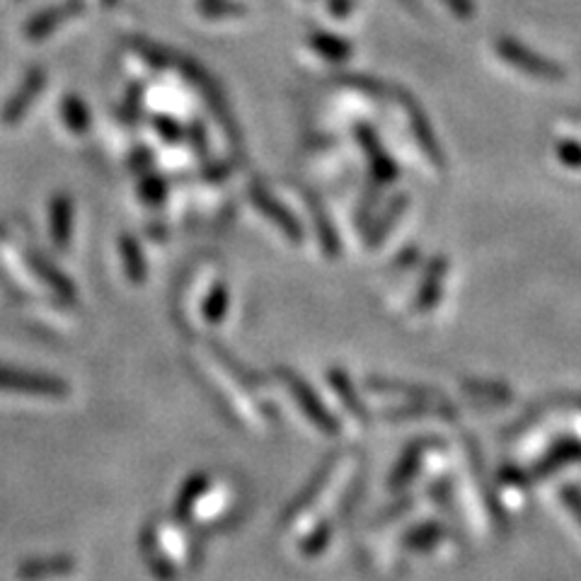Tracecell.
<instances>
[{
    "label": "cell",
    "instance_id": "20",
    "mask_svg": "<svg viewBox=\"0 0 581 581\" xmlns=\"http://www.w3.org/2000/svg\"><path fill=\"white\" fill-rule=\"evenodd\" d=\"M155 127H158V131L163 133V139L172 143V141H182L184 137V131L180 124H175L172 119H155Z\"/></svg>",
    "mask_w": 581,
    "mask_h": 581
},
{
    "label": "cell",
    "instance_id": "10",
    "mask_svg": "<svg viewBox=\"0 0 581 581\" xmlns=\"http://www.w3.org/2000/svg\"><path fill=\"white\" fill-rule=\"evenodd\" d=\"M500 49H502V54L508 56L512 64L526 68L528 73H543V76H547V73H557L553 66L543 64V61H533L535 56L528 54V51H521L516 44H512V41H502Z\"/></svg>",
    "mask_w": 581,
    "mask_h": 581
},
{
    "label": "cell",
    "instance_id": "18",
    "mask_svg": "<svg viewBox=\"0 0 581 581\" xmlns=\"http://www.w3.org/2000/svg\"><path fill=\"white\" fill-rule=\"evenodd\" d=\"M165 192H168V186H165V182L158 178V175H149V178H143L141 194L149 204H160L165 199Z\"/></svg>",
    "mask_w": 581,
    "mask_h": 581
},
{
    "label": "cell",
    "instance_id": "13",
    "mask_svg": "<svg viewBox=\"0 0 581 581\" xmlns=\"http://www.w3.org/2000/svg\"><path fill=\"white\" fill-rule=\"evenodd\" d=\"M332 465H335V461H330V463H325V468L323 470H320L318 475H315V480H313V487H308V490L304 492V494H300L298 496V500L294 502V506H290L288 508V514H286V518L288 516H296L298 512H300V508H306L310 502H313L315 500V496L320 494V492H323V487H325V482H327V477L332 475Z\"/></svg>",
    "mask_w": 581,
    "mask_h": 581
},
{
    "label": "cell",
    "instance_id": "6",
    "mask_svg": "<svg viewBox=\"0 0 581 581\" xmlns=\"http://www.w3.org/2000/svg\"><path fill=\"white\" fill-rule=\"evenodd\" d=\"M49 225H51V237L59 247H66L70 241V228H73V204L68 196H56L51 202V216H49Z\"/></svg>",
    "mask_w": 581,
    "mask_h": 581
},
{
    "label": "cell",
    "instance_id": "19",
    "mask_svg": "<svg viewBox=\"0 0 581 581\" xmlns=\"http://www.w3.org/2000/svg\"><path fill=\"white\" fill-rule=\"evenodd\" d=\"M468 390L473 396H482V398H492V400H508L512 392L504 390L502 386H490V383H468Z\"/></svg>",
    "mask_w": 581,
    "mask_h": 581
},
{
    "label": "cell",
    "instance_id": "16",
    "mask_svg": "<svg viewBox=\"0 0 581 581\" xmlns=\"http://www.w3.org/2000/svg\"><path fill=\"white\" fill-rule=\"evenodd\" d=\"M441 535H443V528H441V526L427 524V526L417 528V531H414V533L408 538V543H404V547H410V550H424L427 545H431L434 541H439Z\"/></svg>",
    "mask_w": 581,
    "mask_h": 581
},
{
    "label": "cell",
    "instance_id": "11",
    "mask_svg": "<svg viewBox=\"0 0 581 581\" xmlns=\"http://www.w3.org/2000/svg\"><path fill=\"white\" fill-rule=\"evenodd\" d=\"M33 264H35V269H37V274L44 276L47 282L51 284V288H56L61 296H66L68 300L76 298V294H73V284L68 282V279H66L64 274H59V272H56L54 264H51L49 259H44V257H33Z\"/></svg>",
    "mask_w": 581,
    "mask_h": 581
},
{
    "label": "cell",
    "instance_id": "21",
    "mask_svg": "<svg viewBox=\"0 0 581 581\" xmlns=\"http://www.w3.org/2000/svg\"><path fill=\"white\" fill-rule=\"evenodd\" d=\"M565 502L569 506V512H572L581 524V494L577 490H565Z\"/></svg>",
    "mask_w": 581,
    "mask_h": 581
},
{
    "label": "cell",
    "instance_id": "8",
    "mask_svg": "<svg viewBox=\"0 0 581 581\" xmlns=\"http://www.w3.org/2000/svg\"><path fill=\"white\" fill-rule=\"evenodd\" d=\"M61 117H64L66 127L73 133H82L90 127V109L86 102L76 95H68L64 102H61Z\"/></svg>",
    "mask_w": 581,
    "mask_h": 581
},
{
    "label": "cell",
    "instance_id": "3",
    "mask_svg": "<svg viewBox=\"0 0 581 581\" xmlns=\"http://www.w3.org/2000/svg\"><path fill=\"white\" fill-rule=\"evenodd\" d=\"M282 378L288 383L290 392H294V398L300 404V410L306 412V417L313 422L320 431L332 434V436L339 434L337 419L332 417V414L325 410V404L320 402V398L315 396V392L306 386L304 378H298L296 373H288V371H282Z\"/></svg>",
    "mask_w": 581,
    "mask_h": 581
},
{
    "label": "cell",
    "instance_id": "14",
    "mask_svg": "<svg viewBox=\"0 0 581 581\" xmlns=\"http://www.w3.org/2000/svg\"><path fill=\"white\" fill-rule=\"evenodd\" d=\"M330 380H332V386H335V390L339 392V396H341V400H345V404H347V410L351 412V414H357V417L359 419H363V417H366V412H363V408H361V402L357 400V396H354V392H351L349 388V383H347V376H345V373H341V371H332L330 373Z\"/></svg>",
    "mask_w": 581,
    "mask_h": 581
},
{
    "label": "cell",
    "instance_id": "9",
    "mask_svg": "<svg viewBox=\"0 0 581 581\" xmlns=\"http://www.w3.org/2000/svg\"><path fill=\"white\" fill-rule=\"evenodd\" d=\"M121 259H124V269H127L131 282H143L145 262H143L141 247L137 241H131V237H121Z\"/></svg>",
    "mask_w": 581,
    "mask_h": 581
},
{
    "label": "cell",
    "instance_id": "5",
    "mask_svg": "<svg viewBox=\"0 0 581 581\" xmlns=\"http://www.w3.org/2000/svg\"><path fill=\"white\" fill-rule=\"evenodd\" d=\"M76 572V559L68 555H54V557H39L27 559V563L17 569V574L25 581H39L49 577H66Z\"/></svg>",
    "mask_w": 581,
    "mask_h": 581
},
{
    "label": "cell",
    "instance_id": "17",
    "mask_svg": "<svg viewBox=\"0 0 581 581\" xmlns=\"http://www.w3.org/2000/svg\"><path fill=\"white\" fill-rule=\"evenodd\" d=\"M199 10L209 17H231L243 13V5H237L235 0H199Z\"/></svg>",
    "mask_w": 581,
    "mask_h": 581
},
{
    "label": "cell",
    "instance_id": "4",
    "mask_svg": "<svg viewBox=\"0 0 581 581\" xmlns=\"http://www.w3.org/2000/svg\"><path fill=\"white\" fill-rule=\"evenodd\" d=\"M78 13H82V0H66V3L61 5H51L47 10H41V13L33 15V20H29L25 27V35L35 41L44 39L51 33H56L66 20L76 17Z\"/></svg>",
    "mask_w": 581,
    "mask_h": 581
},
{
    "label": "cell",
    "instance_id": "7",
    "mask_svg": "<svg viewBox=\"0 0 581 581\" xmlns=\"http://www.w3.org/2000/svg\"><path fill=\"white\" fill-rule=\"evenodd\" d=\"M253 202L259 206V209H262L269 218H274V221L279 223V228H282V231L288 235V237H294V241H300V228L298 223L294 221V218H290V214H286L282 206H279L272 196L264 194L262 190H253Z\"/></svg>",
    "mask_w": 581,
    "mask_h": 581
},
{
    "label": "cell",
    "instance_id": "15",
    "mask_svg": "<svg viewBox=\"0 0 581 581\" xmlns=\"http://www.w3.org/2000/svg\"><path fill=\"white\" fill-rule=\"evenodd\" d=\"M225 308H228V290L225 286H216L211 290V296L206 298L204 304V315L209 323H221L223 315H225Z\"/></svg>",
    "mask_w": 581,
    "mask_h": 581
},
{
    "label": "cell",
    "instance_id": "2",
    "mask_svg": "<svg viewBox=\"0 0 581 581\" xmlns=\"http://www.w3.org/2000/svg\"><path fill=\"white\" fill-rule=\"evenodd\" d=\"M47 88V70L44 68H33L25 76V80L20 82V88L10 95L5 102V107L0 109V121L3 124H17L25 119L27 109L35 105V100L41 95V90Z\"/></svg>",
    "mask_w": 581,
    "mask_h": 581
},
{
    "label": "cell",
    "instance_id": "12",
    "mask_svg": "<svg viewBox=\"0 0 581 581\" xmlns=\"http://www.w3.org/2000/svg\"><path fill=\"white\" fill-rule=\"evenodd\" d=\"M206 487H209V480H206V475H196V477H192L190 482L184 485V490L180 492V500H178V514L180 516H186L192 512L194 502L199 500V496L206 492Z\"/></svg>",
    "mask_w": 581,
    "mask_h": 581
},
{
    "label": "cell",
    "instance_id": "1",
    "mask_svg": "<svg viewBox=\"0 0 581 581\" xmlns=\"http://www.w3.org/2000/svg\"><path fill=\"white\" fill-rule=\"evenodd\" d=\"M0 390L25 392V396H44V398H66L70 392L66 380L44 376V373L17 371L10 366H0Z\"/></svg>",
    "mask_w": 581,
    "mask_h": 581
}]
</instances>
